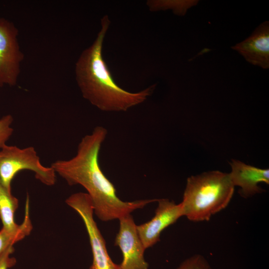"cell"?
I'll return each instance as SVG.
<instances>
[{"instance_id":"6da1fadb","label":"cell","mask_w":269,"mask_h":269,"mask_svg":"<svg viewBox=\"0 0 269 269\" xmlns=\"http://www.w3.org/2000/svg\"><path fill=\"white\" fill-rule=\"evenodd\" d=\"M107 134L106 128L97 126L91 134L82 138L74 157L68 160H57L51 165L56 174L68 185H80L87 190L94 213L104 222L119 220L158 200L126 202L118 197L114 185L103 173L99 164L100 149Z\"/></svg>"},{"instance_id":"3957f363","label":"cell","mask_w":269,"mask_h":269,"mask_svg":"<svg viewBox=\"0 0 269 269\" xmlns=\"http://www.w3.org/2000/svg\"><path fill=\"white\" fill-rule=\"evenodd\" d=\"M234 187L229 173L218 170L188 177L180 203L183 216L193 222L209 220L228 206Z\"/></svg>"},{"instance_id":"9a60e30c","label":"cell","mask_w":269,"mask_h":269,"mask_svg":"<svg viewBox=\"0 0 269 269\" xmlns=\"http://www.w3.org/2000/svg\"><path fill=\"white\" fill-rule=\"evenodd\" d=\"M13 121V118L10 114L0 119V148L6 145V142L13 133V129L11 127Z\"/></svg>"},{"instance_id":"5b68a950","label":"cell","mask_w":269,"mask_h":269,"mask_svg":"<svg viewBox=\"0 0 269 269\" xmlns=\"http://www.w3.org/2000/svg\"><path fill=\"white\" fill-rule=\"evenodd\" d=\"M66 203L78 213L87 230L93 255L89 269H122L108 254L105 241L94 219L93 205L89 195L83 192L74 193L66 199Z\"/></svg>"},{"instance_id":"7c38bea8","label":"cell","mask_w":269,"mask_h":269,"mask_svg":"<svg viewBox=\"0 0 269 269\" xmlns=\"http://www.w3.org/2000/svg\"><path fill=\"white\" fill-rule=\"evenodd\" d=\"M18 207V200L0 181V219L3 228L12 231L18 228L19 225L15 223L14 219Z\"/></svg>"},{"instance_id":"ba28073f","label":"cell","mask_w":269,"mask_h":269,"mask_svg":"<svg viewBox=\"0 0 269 269\" xmlns=\"http://www.w3.org/2000/svg\"><path fill=\"white\" fill-rule=\"evenodd\" d=\"M157 202L153 217L136 226L138 235L145 249L159 241L161 233L183 216L181 203L176 204L168 199H158Z\"/></svg>"},{"instance_id":"7a4b0ae2","label":"cell","mask_w":269,"mask_h":269,"mask_svg":"<svg viewBox=\"0 0 269 269\" xmlns=\"http://www.w3.org/2000/svg\"><path fill=\"white\" fill-rule=\"evenodd\" d=\"M111 21L101 19V29L92 44L84 50L75 64L76 80L84 99L104 112H126L144 102L156 84L132 93L120 87L114 80L102 55L103 45Z\"/></svg>"},{"instance_id":"8992f818","label":"cell","mask_w":269,"mask_h":269,"mask_svg":"<svg viewBox=\"0 0 269 269\" xmlns=\"http://www.w3.org/2000/svg\"><path fill=\"white\" fill-rule=\"evenodd\" d=\"M18 35V30L12 22L0 18V87L17 83L24 59Z\"/></svg>"},{"instance_id":"8fae6325","label":"cell","mask_w":269,"mask_h":269,"mask_svg":"<svg viewBox=\"0 0 269 269\" xmlns=\"http://www.w3.org/2000/svg\"><path fill=\"white\" fill-rule=\"evenodd\" d=\"M29 197L27 196L25 214L23 222L14 231H8L3 228L0 230V258L5 251L16 242L29 235L32 229L29 216Z\"/></svg>"},{"instance_id":"4fadbf2b","label":"cell","mask_w":269,"mask_h":269,"mask_svg":"<svg viewBox=\"0 0 269 269\" xmlns=\"http://www.w3.org/2000/svg\"><path fill=\"white\" fill-rule=\"evenodd\" d=\"M198 0H149L146 5L151 11L171 10L178 16H184L188 10L196 5Z\"/></svg>"},{"instance_id":"9c48e42d","label":"cell","mask_w":269,"mask_h":269,"mask_svg":"<svg viewBox=\"0 0 269 269\" xmlns=\"http://www.w3.org/2000/svg\"><path fill=\"white\" fill-rule=\"evenodd\" d=\"M249 63L269 68V22L261 23L248 37L231 47Z\"/></svg>"},{"instance_id":"2e32d148","label":"cell","mask_w":269,"mask_h":269,"mask_svg":"<svg viewBox=\"0 0 269 269\" xmlns=\"http://www.w3.org/2000/svg\"><path fill=\"white\" fill-rule=\"evenodd\" d=\"M14 251L13 246H11L0 258V269H8L15 265V259L10 257Z\"/></svg>"},{"instance_id":"277c9868","label":"cell","mask_w":269,"mask_h":269,"mask_svg":"<svg viewBox=\"0 0 269 269\" xmlns=\"http://www.w3.org/2000/svg\"><path fill=\"white\" fill-rule=\"evenodd\" d=\"M0 150V181L11 191L12 179L20 171L28 170L35 173V178L47 186L56 182V173L52 167L43 165L33 146L20 148L5 145Z\"/></svg>"},{"instance_id":"30bf717a","label":"cell","mask_w":269,"mask_h":269,"mask_svg":"<svg viewBox=\"0 0 269 269\" xmlns=\"http://www.w3.org/2000/svg\"><path fill=\"white\" fill-rule=\"evenodd\" d=\"M231 172L229 173L234 186L241 187L240 195L245 197H251L264 191L258 184H269V170L248 165L237 160L233 159L230 163Z\"/></svg>"},{"instance_id":"5bb4252c","label":"cell","mask_w":269,"mask_h":269,"mask_svg":"<svg viewBox=\"0 0 269 269\" xmlns=\"http://www.w3.org/2000/svg\"><path fill=\"white\" fill-rule=\"evenodd\" d=\"M175 269H212L202 255L195 254L184 260Z\"/></svg>"},{"instance_id":"52a82bcc","label":"cell","mask_w":269,"mask_h":269,"mask_svg":"<svg viewBox=\"0 0 269 269\" xmlns=\"http://www.w3.org/2000/svg\"><path fill=\"white\" fill-rule=\"evenodd\" d=\"M120 226L115 240L122 254V269H148L144 258L146 250L137 233L136 225L131 214L119 219Z\"/></svg>"}]
</instances>
